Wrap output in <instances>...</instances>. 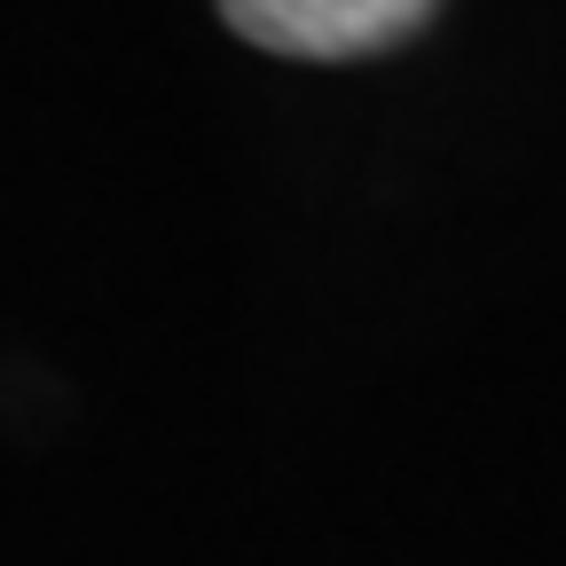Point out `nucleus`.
<instances>
[{
	"instance_id": "obj_1",
	"label": "nucleus",
	"mask_w": 566,
	"mask_h": 566,
	"mask_svg": "<svg viewBox=\"0 0 566 566\" xmlns=\"http://www.w3.org/2000/svg\"><path fill=\"white\" fill-rule=\"evenodd\" d=\"M441 0H221L237 40L300 63H346V55H386L409 32H424Z\"/></svg>"
}]
</instances>
